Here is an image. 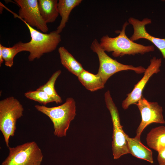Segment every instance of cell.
Instances as JSON below:
<instances>
[{"label": "cell", "instance_id": "9c48e42d", "mask_svg": "<svg viewBox=\"0 0 165 165\" xmlns=\"http://www.w3.org/2000/svg\"><path fill=\"white\" fill-rule=\"evenodd\" d=\"M139 110L141 120L136 130L135 137L140 139L145 128L152 123H164L163 109L157 102L148 101L143 97L135 104Z\"/></svg>", "mask_w": 165, "mask_h": 165}, {"label": "cell", "instance_id": "ba28073f", "mask_svg": "<svg viewBox=\"0 0 165 165\" xmlns=\"http://www.w3.org/2000/svg\"><path fill=\"white\" fill-rule=\"evenodd\" d=\"M20 7L18 15L9 10L14 15L31 27H35L44 33L49 29L42 18L39 9L37 0H15Z\"/></svg>", "mask_w": 165, "mask_h": 165}, {"label": "cell", "instance_id": "d6986e66", "mask_svg": "<svg viewBox=\"0 0 165 165\" xmlns=\"http://www.w3.org/2000/svg\"><path fill=\"white\" fill-rule=\"evenodd\" d=\"M0 50L2 51L5 65L9 67H12L13 65V59L15 56L21 52L18 42L12 47H9L3 46L0 44Z\"/></svg>", "mask_w": 165, "mask_h": 165}, {"label": "cell", "instance_id": "8992f818", "mask_svg": "<svg viewBox=\"0 0 165 165\" xmlns=\"http://www.w3.org/2000/svg\"><path fill=\"white\" fill-rule=\"evenodd\" d=\"M8 148V156L1 165H41L43 155L35 142H27L15 147Z\"/></svg>", "mask_w": 165, "mask_h": 165}, {"label": "cell", "instance_id": "2e32d148", "mask_svg": "<svg viewBox=\"0 0 165 165\" xmlns=\"http://www.w3.org/2000/svg\"><path fill=\"white\" fill-rule=\"evenodd\" d=\"M146 141L151 148L158 152L165 148V127L159 126L152 129L147 134Z\"/></svg>", "mask_w": 165, "mask_h": 165}, {"label": "cell", "instance_id": "5bb4252c", "mask_svg": "<svg viewBox=\"0 0 165 165\" xmlns=\"http://www.w3.org/2000/svg\"><path fill=\"white\" fill-rule=\"evenodd\" d=\"M58 51L62 64L69 72L78 77L84 70L81 64L64 46L59 47Z\"/></svg>", "mask_w": 165, "mask_h": 165}, {"label": "cell", "instance_id": "44dd1931", "mask_svg": "<svg viewBox=\"0 0 165 165\" xmlns=\"http://www.w3.org/2000/svg\"><path fill=\"white\" fill-rule=\"evenodd\" d=\"M157 160L160 165H165V148L158 152Z\"/></svg>", "mask_w": 165, "mask_h": 165}, {"label": "cell", "instance_id": "e0dca14e", "mask_svg": "<svg viewBox=\"0 0 165 165\" xmlns=\"http://www.w3.org/2000/svg\"><path fill=\"white\" fill-rule=\"evenodd\" d=\"M77 77L85 88L91 92L102 89L105 87V84L97 74H94L84 69Z\"/></svg>", "mask_w": 165, "mask_h": 165}, {"label": "cell", "instance_id": "277c9868", "mask_svg": "<svg viewBox=\"0 0 165 165\" xmlns=\"http://www.w3.org/2000/svg\"><path fill=\"white\" fill-rule=\"evenodd\" d=\"M24 108L16 99L11 96L0 101V130L6 144L9 146V139L14 135L17 120L23 116Z\"/></svg>", "mask_w": 165, "mask_h": 165}, {"label": "cell", "instance_id": "5b68a950", "mask_svg": "<svg viewBox=\"0 0 165 165\" xmlns=\"http://www.w3.org/2000/svg\"><path fill=\"white\" fill-rule=\"evenodd\" d=\"M90 48L98 56L99 65L97 74L101 77L105 84L112 76L119 72L130 70L137 74H141L144 73L145 70L143 67H136L123 64L113 59L102 49L99 42L96 39L93 41Z\"/></svg>", "mask_w": 165, "mask_h": 165}, {"label": "cell", "instance_id": "6da1fadb", "mask_svg": "<svg viewBox=\"0 0 165 165\" xmlns=\"http://www.w3.org/2000/svg\"><path fill=\"white\" fill-rule=\"evenodd\" d=\"M129 24L126 22L123 25L119 34L112 38L108 35H104L100 39V46L105 52H112L114 57H121L125 55H143L155 50L153 45L144 46L131 41L127 36L125 30Z\"/></svg>", "mask_w": 165, "mask_h": 165}, {"label": "cell", "instance_id": "7a4b0ae2", "mask_svg": "<svg viewBox=\"0 0 165 165\" xmlns=\"http://www.w3.org/2000/svg\"><path fill=\"white\" fill-rule=\"evenodd\" d=\"M24 22L29 30L31 39L28 42L20 41L18 43L21 52H29V61H32L35 59L40 58L44 53H50L57 48L61 41V37L56 30L48 34L42 33Z\"/></svg>", "mask_w": 165, "mask_h": 165}, {"label": "cell", "instance_id": "3957f363", "mask_svg": "<svg viewBox=\"0 0 165 165\" xmlns=\"http://www.w3.org/2000/svg\"><path fill=\"white\" fill-rule=\"evenodd\" d=\"M35 107L50 119L55 136L58 137L66 136L71 122L76 115L75 102L72 98H68L65 103L57 106L49 107L35 105Z\"/></svg>", "mask_w": 165, "mask_h": 165}, {"label": "cell", "instance_id": "7c38bea8", "mask_svg": "<svg viewBox=\"0 0 165 165\" xmlns=\"http://www.w3.org/2000/svg\"><path fill=\"white\" fill-rule=\"evenodd\" d=\"M126 138L129 153L137 158L153 163L152 151L144 145L140 139L135 137L130 138L127 135Z\"/></svg>", "mask_w": 165, "mask_h": 165}, {"label": "cell", "instance_id": "ffe728a7", "mask_svg": "<svg viewBox=\"0 0 165 165\" xmlns=\"http://www.w3.org/2000/svg\"><path fill=\"white\" fill-rule=\"evenodd\" d=\"M24 95L28 98L37 101L44 106L48 103L54 102L53 100L46 93L37 89L27 92Z\"/></svg>", "mask_w": 165, "mask_h": 165}, {"label": "cell", "instance_id": "30bf717a", "mask_svg": "<svg viewBox=\"0 0 165 165\" xmlns=\"http://www.w3.org/2000/svg\"><path fill=\"white\" fill-rule=\"evenodd\" d=\"M161 58L154 57L150 61V64L145 69L141 79L134 85L132 90L127 95V97L122 102V106L124 110L131 105L135 104L142 97V93L150 77L159 72L161 65Z\"/></svg>", "mask_w": 165, "mask_h": 165}, {"label": "cell", "instance_id": "ac0fdd59", "mask_svg": "<svg viewBox=\"0 0 165 165\" xmlns=\"http://www.w3.org/2000/svg\"><path fill=\"white\" fill-rule=\"evenodd\" d=\"M61 73L60 70L57 71L53 74L45 84L37 89L44 92L57 104L61 103L62 102L61 97L57 94L55 88L56 81Z\"/></svg>", "mask_w": 165, "mask_h": 165}, {"label": "cell", "instance_id": "8fae6325", "mask_svg": "<svg viewBox=\"0 0 165 165\" xmlns=\"http://www.w3.org/2000/svg\"><path fill=\"white\" fill-rule=\"evenodd\" d=\"M128 21L132 26L134 30L130 39L133 42L142 38L149 41L159 50L165 59V38L156 37L149 34L146 30L145 26L151 23V19L146 18L140 20L132 17L129 18Z\"/></svg>", "mask_w": 165, "mask_h": 165}, {"label": "cell", "instance_id": "52a82bcc", "mask_svg": "<svg viewBox=\"0 0 165 165\" xmlns=\"http://www.w3.org/2000/svg\"><path fill=\"white\" fill-rule=\"evenodd\" d=\"M104 96L106 105L110 113L113 124V155L114 159H117L123 155L129 153L126 138L127 134L123 129L117 108L108 90L105 93Z\"/></svg>", "mask_w": 165, "mask_h": 165}, {"label": "cell", "instance_id": "4fadbf2b", "mask_svg": "<svg viewBox=\"0 0 165 165\" xmlns=\"http://www.w3.org/2000/svg\"><path fill=\"white\" fill-rule=\"evenodd\" d=\"M82 1V0H59L57 5V10L61 19L56 30L58 33L60 34L65 27L72 10L78 6Z\"/></svg>", "mask_w": 165, "mask_h": 165}, {"label": "cell", "instance_id": "9a60e30c", "mask_svg": "<svg viewBox=\"0 0 165 165\" xmlns=\"http://www.w3.org/2000/svg\"><path fill=\"white\" fill-rule=\"evenodd\" d=\"M57 0H38V4L40 14L46 23L54 22L59 14Z\"/></svg>", "mask_w": 165, "mask_h": 165}]
</instances>
